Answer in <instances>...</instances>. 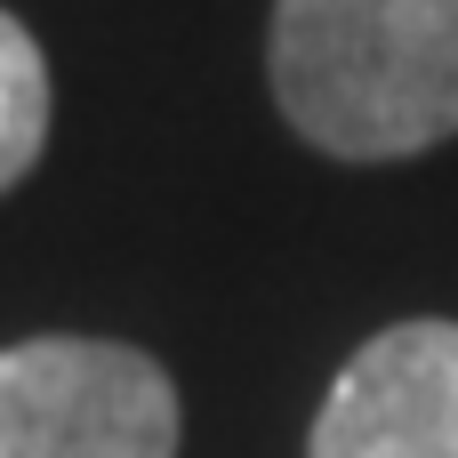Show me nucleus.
Listing matches in <instances>:
<instances>
[{
	"label": "nucleus",
	"instance_id": "nucleus-1",
	"mask_svg": "<svg viewBox=\"0 0 458 458\" xmlns=\"http://www.w3.org/2000/svg\"><path fill=\"white\" fill-rule=\"evenodd\" d=\"M266 81L330 161H411L458 137V0H274Z\"/></svg>",
	"mask_w": 458,
	"mask_h": 458
},
{
	"label": "nucleus",
	"instance_id": "nucleus-2",
	"mask_svg": "<svg viewBox=\"0 0 458 458\" xmlns=\"http://www.w3.org/2000/svg\"><path fill=\"white\" fill-rule=\"evenodd\" d=\"M177 378L129 338H16L0 346V458H177Z\"/></svg>",
	"mask_w": 458,
	"mask_h": 458
},
{
	"label": "nucleus",
	"instance_id": "nucleus-3",
	"mask_svg": "<svg viewBox=\"0 0 458 458\" xmlns=\"http://www.w3.org/2000/svg\"><path fill=\"white\" fill-rule=\"evenodd\" d=\"M306 458H458V322H394L330 378Z\"/></svg>",
	"mask_w": 458,
	"mask_h": 458
},
{
	"label": "nucleus",
	"instance_id": "nucleus-4",
	"mask_svg": "<svg viewBox=\"0 0 458 458\" xmlns=\"http://www.w3.org/2000/svg\"><path fill=\"white\" fill-rule=\"evenodd\" d=\"M48 113H56V97H48V56H40V40L0 8V193L32 177V161H40V145H48Z\"/></svg>",
	"mask_w": 458,
	"mask_h": 458
}]
</instances>
